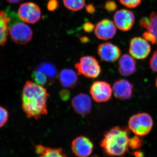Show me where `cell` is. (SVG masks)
I'll return each instance as SVG.
<instances>
[{
  "label": "cell",
  "mask_w": 157,
  "mask_h": 157,
  "mask_svg": "<svg viewBox=\"0 0 157 157\" xmlns=\"http://www.w3.org/2000/svg\"><path fill=\"white\" fill-rule=\"evenodd\" d=\"M117 27L114 22L108 19L99 21L95 28V34L98 39L103 40L112 39L115 36Z\"/></svg>",
  "instance_id": "11"
},
{
  "label": "cell",
  "mask_w": 157,
  "mask_h": 157,
  "mask_svg": "<svg viewBox=\"0 0 157 157\" xmlns=\"http://www.w3.org/2000/svg\"><path fill=\"white\" fill-rule=\"evenodd\" d=\"M137 70L136 63L134 58L128 54L120 57L118 62V71L123 76H129L134 74Z\"/></svg>",
  "instance_id": "15"
},
{
  "label": "cell",
  "mask_w": 157,
  "mask_h": 157,
  "mask_svg": "<svg viewBox=\"0 0 157 157\" xmlns=\"http://www.w3.org/2000/svg\"><path fill=\"white\" fill-rule=\"evenodd\" d=\"M90 93L95 102L104 103L110 100L113 90L110 85L107 82L96 81L94 82L91 86Z\"/></svg>",
  "instance_id": "6"
},
{
  "label": "cell",
  "mask_w": 157,
  "mask_h": 157,
  "mask_svg": "<svg viewBox=\"0 0 157 157\" xmlns=\"http://www.w3.org/2000/svg\"><path fill=\"white\" fill-rule=\"evenodd\" d=\"M59 4L57 0H49L47 5V8L49 11H56L58 8Z\"/></svg>",
  "instance_id": "27"
},
{
  "label": "cell",
  "mask_w": 157,
  "mask_h": 157,
  "mask_svg": "<svg viewBox=\"0 0 157 157\" xmlns=\"http://www.w3.org/2000/svg\"><path fill=\"white\" fill-rule=\"evenodd\" d=\"M9 114L8 110L0 106V128L5 125L9 119Z\"/></svg>",
  "instance_id": "24"
},
{
  "label": "cell",
  "mask_w": 157,
  "mask_h": 157,
  "mask_svg": "<svg viewBox=\"0 0 157 157\" xmlns=\"http://www.w3.org/2000/svg\"><path fill=\"white\" fill-rule=\"evenodd\" d=\"M149 65L151 69L153 71L157 72V50L155 52L151 58Z\"/></svg>",
  "instance_id": "26"
},
{
  "label": "cell",
  "mask_w": 157,
  "mask_h": 157,
  "mask_svg": "<svg viewBox=\"0 0 157 157\" xmlns=\"http://www.w3.org/2000/svg\"><path fill=\"white\" fill-rule=\"evenodd\" d=\"M130 55L136 59H144L151 51V47L144 38L137 37L131 40L129 47Z\"/></svg>",
  "instance_id": "8"
},
{
  "label": "cell",
  "mask_w": 157,
  "mask_h": 157,
  "mask_svg": "<svg viewBox=\"0 0 157 157\" xmlns=\"http://www.w3.org/2000/svg\"><path fill=\"white\" fill-rule=\"evenodd\" d=\"M80 41L83 43H87L89 42L90 39L87 37L83 36L80 38Z\"/></svg>",
  "instance_id": "33"
},
{
  "label": "cell",
  "mask_w": 157,
  "mask_h": 157,
  "mask_svg": "<svg viewBox=\"0 0 157 157\" xmlns=\"http://www.w3.org/2000/svg\"><path fill=\"white\" fill-rule=\"evenodd\" d=\"M143 37V38H144L146 41H147L148 42H150L152 44H156V43L155 39L154 37L147 31L144 33Z\"/></svg>",
  "instance_id": "31"
},
{
  "label": "cell",
  "mask_w": 157,
  "mask_h": 157,
  "mask_svg": "<svg viewBox=\"0 0 157 157\" xmlns=\"http://www.w3.org/2000/svg\"><path fill=\"white\" fill-rule=\"evenodd\" d=\"M59 81L61 85L64 88H73L78 81L77 74L70 69H63L59 74Z\"/></svg>",
  "instance_id": "16"
},
{
  "label": "cell",
  "mask_w": 157,
  "mask_h": 157,
  "mask_svg": "<svg viewBox=\"0 0 157 157\" xmlns=\"http://www.w3.org/2000/svg\"><path fill=\"white\" fill-rule=\"evenodd\" d=\"M60 97L63 101H67L69 100L70 97V91L68 90H63L59 93Z\"/></svg>",
  "instance_id": "30"
},
{
  "label": "cell",
  "mask_w": 157,
  "mask_h": 157,
  "mask_svg": "<svg viewBox=\"0 0 157 157\" xmlns=\"http://www.w3.org/2000/svg\"><path fill=\"white\" fill-rule=\"evenodd\" d=\"M10 17L4 11H0V46L6 44L9 34Z\"/></svg>",
  "instance_id": "19"
},
{
  "label": "cell",
  "mask_w": 157,
  "mask_h": 157,
  "mask_svg": "<svg viewBox=\"0 0 157 157\" xmlns=\"http://www.w3.org/2000/svg\"><path fill=\"white\" fill-rule=\"evenodd\" d=\"M142 141L140 139V136H134L132 138H130L129 140V147L132 149H136L139 148L142 145Z\"/></svg>",
  "instance_id": "23"
},
{
  "label": "cell",
  "mask_w": 157,
  "mask_h": 157,
  "mask_svg": "<svg viewBox=\"0 0 157 157\" xmlns=\"http://www.w3.org/2000/svg\"><path fill=\"white\" fill-rule=\"evenodd\" d=\"M129 129L114 127L105 132L100 145L105 155L123 156L129 148Z\"/></svg>",
  "instance_id": "2"
},
{
  "label": "cell",
  "mask_w": 157,
  "mask_h": 157,
  "mask_svg": "<svg viewBox=\"0 0 157 157\" xmlns=\"http://www.w3.org/2000/svg\"><path fill=\"white\" fill-rule=\"evenodd\" d=\"M49 97L44 86L31 81L26 82L21 94L22 107L28 118L39 119L48 114L47 102Z\"/></svg>",
  "instance_id": "1"
},
{
  "label": "cell",
  "mask_w": 157,
  "mask_h": 157,
  "mask_svg": "<svg viewBox=\"0 0 157 157\" xmlns=\"http://www.w3.org/2000/svg\"><path fill=\"white\" fill-rule=\"evenodd\" d=\"M67 9L73 11H80L85 5V0H63Z\"/></svg>",
  "instance_id": "22"
},
{
  "label": "cell",
  "mask_w": 157,
  "mask_h": 157,
  "mask_svg": "<svg viewBox=\"0 0 157 157\" xmlns=\"http://www.w3.org/2000/svg\"><path fill=\"white\" fill-rule=\"evenodd\" d=\"M9 33L12 41L20 45H25L30 42L33 35L31 28L21 22L9 24Z\"/></svg>",
  "instance_id": "5"
},
{
  "label": "cell",
  "mask_w": 157,
  "mask_h": 157,
  "mask_svg": "<svg viewBox=\"0 0 157 157\" xmlns=\"http://www.w3.org/2000/svg\"><path fill=\"white\" fill-rule=\"evenodd\" d=\"M98 53L102 60L107 62H114L120 58L121 51L117 46L110 43L105 42L98 46Z\"/></svg>",
  "instance_id": "13"
},
{
  "label": "cell",
  "mask_w": 157,
  "mask_h": 157,
  "mask_svg": "<svg viewBox=\"0 0 157 157\" xmlns=\"http://www.w3.org/2000/svg\"><path fill=\"white\" fill-rule=\"evenodd\" d=\"M95 25L92 23L88 21L85 23L83 25V29L85 32L87 33H91L95 29Z\"/></svg>",
  "instance_id": "29"
},
{
  "label": "cell",
  "mask_w": 157,
  "mask_h": 157,
  "mask_svg": "<svg viewBox=\"0 0 157 157\" xmlns=\"http://www.w3.org/2000/svg\"><path fill=\"white\" fill-rule=\"evenodd\" d=\"M78 75L90 78H97L101 72V66L98 60L92 56L82 57L75 65Z\"/></svg>",
  "instance_id": "4"
},
{
  "label": "cell",
  "mask_w": 157,
  "mask_h": 157,
  "mask_svg": "<svg viewBox=\"0 0 157 157\" xmlns=\"http://www.w3.org/2000/svg\"><path fill=\"white\" fill-rule=\"evenodd\" d=\"M153 126L151 116L146 113H140L132 116L129 119V129L135 135L144 136L150 132Z\"/></svg>",
  "instance_id": "3"
},
{
  "label": "cell",
  "mask_w": 157,
  "mask_h": 157,
  "mask_svg": "<svg viewBox=\"0 0 157 157\" xmlns=\"http://www.w3.org/2000/svg\"><path fill=\"white\" fill-rule=\"evenodd\" d=\"M35 70L44 73L49 79L52 84L57 76V70L56 67L51 63L47 62L42 63L37 66Z\"/></svg>",
  "instance_id": "20"
},
{
  "label": "cell",
  "mask_w": 157,
  "mask_h": 157,
  "mask_svg": "<svg viewBox=\"0 0 157 157\" xmlns=\"http://www.w3.org/2000/svg\"><path fill=\"white\" fill-rule=\"evenodd\" d=\"M35 147L38 157H68L61 148H51L41 144Z\"/></svg>",
  "instance_id": "18"
},
{
  "label": "cell",
  "mask_w": 157,
  "mask_h": 157,
  "mask_svg": "<svg viewBox=\"0 0 157 157\" xmlns=\"http://www.w3.org/2000/svg\"><path fill=\"white\" fill-rule=\"evenodd\" d=\"M122 5L130 9H134L139 6L141 0H119Z\"/></svg>",
  "instance_id": "25"
},
{
  "label": "cell",
  "mask_w": 157,
  "mask_h": 157,
  "mask_svg": "<svg viewBox=\"0 0 157 157\" xmlns=\"http://www.w3.org/2000/svg\"><path fill=\"white\" fill-rule=\"evenodd\" d=\"M6 1L10 4H15L20 2L22 0H6Z\"/></svg>",
  "instance_id": "34"
},
{
  "label": "cell",
  "mask_w": 157,
  "mask_h": 157,
  "mask_svg": "<svg viewBox=\"0 0 157 157\" xmlns=\"http://www.w3.org/2000/svg\"><path fill=\"white\" fill-rule=\"evenodd\" d=\"M71 105L74 111L82 116L87 115L92 108L91 99L89 96L84 93L75 96L71 101Z\"/></svg>",
  "instance_id": "12"
},
{
  "label": "cell",
  "mask_w": 157,
  "mask_h": 157,
  "mask_svg": "<svg viewBox=\"0 0 157 157\" xmlns=\"http://www.w3.org/2000/svg\"><path fill=\"white\" fill-rule=\"evenodd\" d=\"M18 16L21 20L29 24H35L41 18V10L36 3L29 2L20 5Z\"/></svg>",
  "instance_id": "7"
},
{
  "label": "cell",
  "mask_w": 157,
  "mask_h": 157,
  "mask_svg": "<svg viewBox=\"0 0 157 157\" xmlns=\"http://www.w3.org/2000/svg\"><path fill=\"white\" fill-rule=\"evenodd\" d=\"M72 151L78 157H88L92 153L94 144L89 138L79 136L73 140L71 145Z\"/></svg>",
  "instance_id": "10"
},
{
  "label": "cell",
  "mask_w": 157,
  "mask_h": 157,
  "mask_svg": "<svg viewBox=\"0 0 157 157\" xmlns=\"http://www.w3.org/2000/svg\"><path fill=\"white\" fill-rule=\"evenodd\" d=\"M86 11L89 14H93L96 11L95 7L93 4H89L86 7Z\"/></svg>",
  "instance_id": "32"
},
{
  "label": "cell",
  "mask_w": 157,
  "mask_h": 157,
  "mask_svg": "<svg viewBox=\"0 0 157 157\" xmlns=\"http://www.w3.org/2000/svg\"><path fill=\"white\" fill-rule=\"evenodd\" d=\"M155 85H156V87L157 88V76L156 79Z\"/></svg>",
  "instance_id": "35"
},
{
  "label": "cell",
  "mask_w": 157,
  "mask_h": 157,
  "mask_svg": "<svg viewBox=\"0 0 157 157\" xmlns=\"http://www.w3.org/2000/svg\"><path fill=\"white\" fill-rule=\"evenodd\" d=\"M140 25L141 27L146 29L153 36L157 44V11L152 12L149 18H141Z\"/></svg>",
  "instance_id": "17"
},
{
  "label": "cell",
  "mask_w": 157,
  "mask_h": 157,
  "mask_svg": "<svg viewBox=\"0 0 157 157\" xmlns=\"http://www.w3.org/2000/svg\"><path fill=\"white\" fill-rule=\"evenodd\" d=\"M32 77L35 82L42 86L52 84L47 76L44 73L39 70H34L32 73Z\"/></svg>",
  "instance_id": "21"
},
{
  "label": "cell",
  "mask_w": 157,
  "mask_h": 157,
  "mask_svg": "<svg viewBox=\"0 0 157 157\" xmlns=\"http://www.w3.org/2000/svg\"><path fill=\"white\" fill-rule=\"evenodd\" d=\"M114 23L117 28L126 32L132 29L135 21V17L132 11L123 9L117 11L113 16Z\"/></svg>",
  "instance_id": "9"
},
{
  "label": "cell",
  "mask_w": 157,
  "mask_h": 157,
  "mask_svg": "<svg viewBox=\"0 0 157 157\" xmlns=\"http://www.w3.org/2000/svg\"><path fill=\"white\" fill-rule=\"evenodd\" d=\"M112 90L116 98L121 100H128L133 95V86L128 80L122 78L114 82Z\"/></svg>",
  "instance_id": "14"
},
{
  "label": "cell",
  "mask_w": 157,
  "mask_h": 157,
  "mask_svg": "<svg viewBox=\"0 0 157 157\" xmlns=\"http://www.w3.org/2000/svg\"><path fill=\"white\" fill-rule=\"evenodd\" d=\"M117 8V5L114 1H108L105 4V9L109 12L115 11Z\"/></svg>",
  "instance_id": "28"
}]
</instances>
